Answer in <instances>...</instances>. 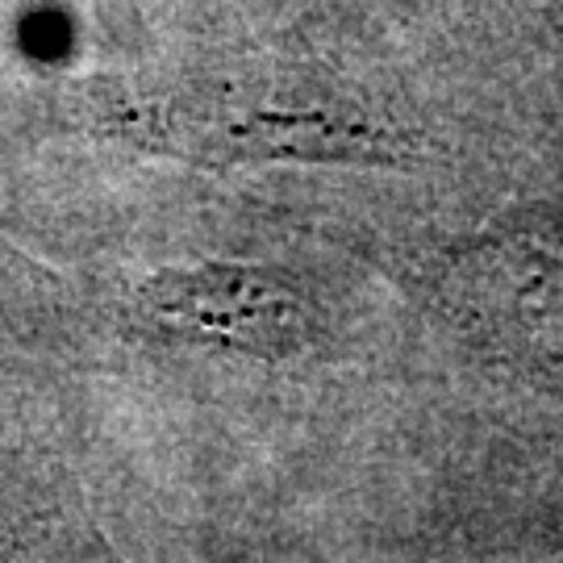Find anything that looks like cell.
Masks as SVG:
<instances>
[{
  "mask_svg": "<svg viewBox=\"0 0 563 563\" xmlns=\"http://www.w3.org/2000/svg\"><path fill=\"white\" fill-rule=\"evenodd\" d=\"M139 313L163 334L263 360L292 355L309 339V309L297 288L239 263H205L151 276L139 288Z\"/></svg>",
  "mask_w": 563,
  "mask_h": 563,
  "instance_id": "cell-1",
  "label": "cell"
}]
</instances>
